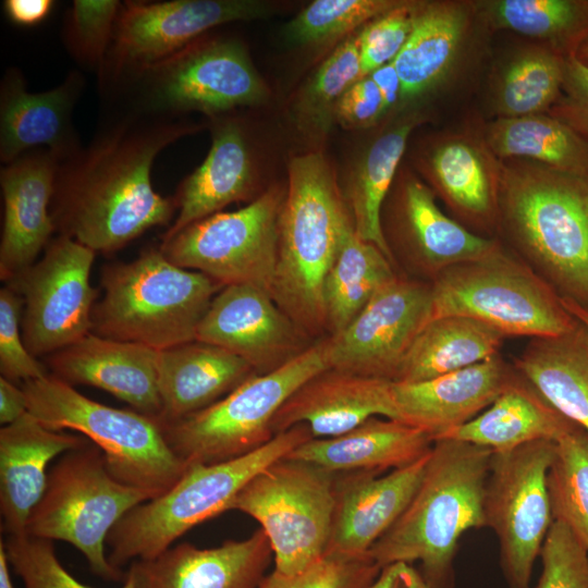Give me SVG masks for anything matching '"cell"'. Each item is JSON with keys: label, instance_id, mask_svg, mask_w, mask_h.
Wrapping results in <instances>:
<instances>
[{"label": "cell", "instance_id": "12", "mask_svg": "<svg viewBox=\"0 0 588 588\" xmlns=\"http://www.w3.org/2000/svg\"><path fill=\"white\" fill-rule=\"evenodd\" d=\"M336 473L280 457L256 474L234 498L236 510L260 524L270 542L274 572L299 574L324 558L334 511Z\"/></svg>", "mask_w": 588, "mask_h": 588}, {"label": "cell", "instance_id": "49", "mask_svg": "<svg viewBox=\"0 0 588 588\" xmlns=\"http://www.w3.org/2000/svg\"><path fill=\"white\" fill-rule=\"evenodd\" d=\"M22 297L8 284L0 290V373L16 383L49 375L45 364L27 350L22 335Z\"/></svg>", "mask_w": 588, "mask_h": 588}, {"label": "cell", "instance_id": "34", "mask_svg": "<svg viewBox=\"0 0 588 588\" xmlns=\"http://www.w3.org/2000/svg\"><path fill=\"white\" fill-rule=\"evenodd\" d=\"M514 368L551 406L588 434L586 323L577 319L567 332L532 338Z\"/></svg>", "mask_w": 588, "mask_h": 588}, {"label": "cell", "instance_id": "11", "mask_svg": "<svg viewBox=\"0 0 588 588\" xmlns=\"http://www.w3.org/2000/svg\"><path fill=\"white\" fill-rule=\"evenodd\" d=\"M327 368L326 336L282 367L255 375L211 406L173 422H160L166 441L189 466L253 453L275 436L272 420L290 395Z\"/></svg>", "mask_w": 588, "mask_h": 588}, {"label": "cell", "instance_id": "57", "mask_svg": "<svg viewBox=\"0 0 588 588\" xmlns=\"http://www.w3.org/2000/svg\"><path fill=\"white\" fill-rule=\"evenodd\" d=\"M564 307L578 320L588 326V309L579 306L575 302L566 298H562Z\"/></svg>", "mask_w": 588, "mask_h": 588}, {"label": "cell", "instance_id": "42", "mask_svg": "<svg viewBox=\"0 0 588 588\" xmlns=\"http://www.w3.org/2000/svg\"><path fill=\"white\" fill-rule=\"evenodd\" d=\"M548 490L553 520L565 524L588 550V434L584 429L555 442Z\"/></svg>", "mask_w": 588, "mask_h": 588}, {"label": "cell", "instance_id": "50", "mask_svg": "<svg viewBox=\"0 0 588 588\" xmlns=\"http://www.w3.org/2000/svg\"><path fill=\"white\" fill-rule=\"evenodd\" d=\"M548 114L588 142V68L575 57L566 59L561 93Z\"/></svg>", "mask_w": 588, "mask_h": 588}, {"label": "cell", "instance_id": "46", "mask_svg": "<svg viewBox=\"0 0 588 588\" xmlns=\"http://www.w3.org/2000/svg\"><path fill=\"white\" fill-rule=\"evenodd\" d=\"M381 568L369 555L326 554L308 569L292 576L272 572L257 588H367Z\"/></svg>", "mask_w": 588, "mask_h": 588}, {"label": "cell", "instance_id": "24", "mask_svg": "<svg viewBox=\"0 0 588 588\" xmlns=\"http://www.w3.org/2000/svg\"><path fill=\"white\" fill-rule=\"evenodd\" d=\"M158 358L159 351L149 346L90 332L44 359L49 373L61 381L96 387L159 419Z\"/></svg>", "mask_w": 588, "mask_h": 588}, {"label": "cell", "instance_id": "47", "mask_svg": "<svg viewBox=\"0 0 588 588\" xmlns=\"http://www.w3.org/2000/svg\"><path fill=\"white\" fill-rule=\"evenodd\" d=\"M417 7L418 1L402 0L357 32L363 77L397 57L412 34Z\"/></svg>", "mask_w": 588, "mask_h": 588}, {"label": "cell", "instance_id": "22", "mask_svg": "<svg viewBox=\"0 0 588 588\" xmlns=\"http://www.w3.org/2000/svg\"><path fill=\"white\" fill-rule=\"evenodd\" d=\"M430 452L388 475L370 470L339 471L326 554L368 555L370 548L407 509L422 480Z\"/></svg>", "mask_w": 588, "mask_h": 588}, {"label": "cell", "instance_id": "25", "mask_svg": "<svg viewBox=\"0 0 588 588\" xmlns=\"http://www.w3.org/2000/svg\"><path fill=\"white\" fill-rule=\"evenodd\" d=\"M85 86L72 71L52 89L29 93L23 74L9 68L0 85V161L8 164L26 151L46 148L59 160L81 147L73 110Z\"/></svg>", "mask_w": 588, "mask_h": 588}, {"label": "cell", "instance_id": "40", "mask_svg": "<svg viewBox=\"0 0 588 588\" xmlns=\"http://www.w3.org/2000/svg\"><path fill=\"white\" fill-rule=\"evenodd\" d=\"M357 32L341 41L293 97L291 118L297 132L320 150L335 122L342 95L362 78Z\"/></svg>", "mask_w": 588, "mask_h": 588}, {"label": "cell", "instance_id": "52", "mask_svg": "<svg viewBox=\"0 0 588 588\" xmlns=\"http://www.w3.org/2000/svg\"><path fill=\"white\" fill-rule=\"evenodd\" d=\"M367 588H430L412 564L396 562L381 568Z\"/></svg>", "mask_w": 588, "mask_h": 588}, {"label": "cell", "instance_id": "58", "mask_svg": "<svg viewBox=\"0 0 588 588\" xmlns=\"http://www.w3.org/2000/svg\"><path fill=\"white\" fill-rule=\"evenodd\" d=\"M574 57L579 63L588 68V39L578 48Z\"/></svg>", "mask_w": 588, "mask_h": 588}, {"label": "cell", "instance_id": "19", "mask_svg": "<svg viewBox=\"0 0 588 588\" xmlns=\"http://www.w3.org/2000/svg\"><path fill=\"white\" fill-rule=\"evenodd\" d=\"M196 340L237 355L257 375L282 367L316 342L266 290L249 284L226 285L216 294L197 328Z\"/></svg>", "mask_w": 588, "mask_h": 588}, {"label": "cell", "instance_id": "21", "mask_svg": "<svg viewBox=\"0 0 588 588\" xmlns=\"http://www.w3.org/2000/svg\"><path fill=\"white\" fill-rule=\"evenodd\" d=\"M231 112L209 117L211 146L201 164L186 176L173 195L175 219L166 241L187 225L221 212L233 203H250L259 192V164L246 123Z\"/></svg>", "mask_w": 588, "mask_h": 588}, {"label": "cell", "instance_id": "7", "mask_svg": "<svg viewBox=\"0 0 588 588\" xmlns=\"http://www.w3.org/2000/svg\"><path fill=\"white\" fill-rule=\"evenodd\" d=\"M27 412L45 427L73 430L96 444L120 482L156 497L171 489L189 465L169 446L159 419L98 403L48 375L22 383Z\"/></svg>", "mask_w": 588, "mask_h": 588}, {"label": "cell", "instance_id": "6", "mask_svg": "<svg viewBox=\"0 0 588 588\" xmlns=\"http://www.w3.org/2000/svg\"><path fill=\"white\" fill-rule=\"evenodd\" d=\"M313 438L309 427L299 424L247 455L191 465L171 489L132 509L110 530V564L122 569L135 560L154 558L196 525L230 511L234 498L256 474Z\"/></svg>", "mask_w": 588, "mask_h": 588}, {"label": "cell", "instance_id": "45", "mask_svg": "<svg viewBox=\"0 0 588 588\" xmlns=\"http://www.w3.org/2000/svg\"><path fill=\"white\" fill-rule=\"evenodd\" d=\"M8 561L25 588H91L72 576L58 560L51 540L24 535L2 539ZM121 588H132L124 579Z\"/></svg>", "mask_w": 588, "mask_h": 588}, {"label": "cell", "instance_id": "16", "mask_svg": "<svg viewBox=\"0 0 588 588\" xmlns=\"http://www.w3.org/2000/svg\"><path fill=\"white\" fill-rule=\"evenodd\" d=\"M260 0H127L121 3L109 53L99 75L102 90L124 75L157 63L222 24L267 17Z\"/></svg>", "mask_w": 588, "mask_h": 588}, {"label": "cell", "instance_id": "30", "mask_svg": "<svg viewBox=\"0 0 588 588\" xmlns=\"http://www.w3.org/2000/svg\"><path fill=\"white\" fill-rule=\"evenodd\" d=\"M83 436L51 430L28 412L0 429L1 527L8 536L26 534L28 518L41 499L48 464L86 444Z\"/></svg>", "mask_w": 588, "mask_h": 588}, {"label": "cell", "instance_id": "37", "mask_svg": "<svg viewBox=\"0 0 588 588\" xmlns=\"http://www.w3.org/2000/svg\"><path fill=\"white\" fill-rule=\"evenodd\" d=\"M480 127L488 147L500 161L526 159L563 172L588 175V142L548 113L495 118Z\"/></svg>", "mask_w": 588, "mask_h": 588}, {"label": "cell", "instance_id": "38", "mask_svg": "<svg viewBox=\"0 0 588 588\" xmlns=\"http://www.w3.org/2000/svg\"><path fill=\"white\" fill-rule=\"evenodd\" d=\"M397 273L394 264L351 226L329 269L322 289L327 336L340 334L373 294Z\"/></svg>", "mask_w": 588, "mask_h": 588}, {"label": "cell", "instance_id": "20", "mask_svg": "<svg viewBox=\"0 0 588 588\" xmlns=\"http://www.w3.org/2000/svg\"><path fill=\"white\" fill-rule=\"evenodd\" d=\"M414 166L461 224L498 230L501 161L488 147L481 127L427 137L414 154Z\"/></svg>", "mask_w": 588, "mask_h": 588}, {"label": "cell", "instance_id": "44", "mask_svg": "<svg viewBox=\"0 0 588 588\" xmlns=\"http://www.w3.org/2000/svg\"><path fill=\"white\" fill-rule=\"evenodd\" d=\"M117 0H75L64 21V42L73 58L98 75L103 70L121 8Z\"/></svg>", "mask_w": 588, "mask_h": 588}, {"label": "cell", "instance_id": "8", "mask_svg": "<svg viewBox=\"0 0 588 588\" xmlns=\"http://www.w3.org/2000/svg\"><path fill=\"white\" fill-rule=\"evenodd\" d=\"M127 91V112L180 119L198 111L207 118L257 107L269 88L237 39L205 35L172 56L124 75L110 88Z\"/></svg>", "mask_w": 588, "mask_h": 588}, {"label": "cell", "instance_id": "54", "mask_svg": "<svg viewBox=\"0 0 588 588\" xmlns=\"http://www.w3.org/2000/svg\"><path fill=\"white\" fill-rule=\"evenodd\" d=\"M27 413V397L22 388L0 377V424L10 425Z\"/></svg>", "mask_w": 588, "mask_h": 588}, {"label": "cell", "instance_id": "56", "mask_svg": "<svg viewBox=\"0 0 588 588\" xmlns=\"http://www.w3.org/2000/svg\"><path fill=\"white\" fill-rule=\"evenodd\" d=\"M9 561L2 539L0 541V588H14L9 569Z\"/></svg>", "mask_w": 588, "mask_h": 588}, {"label": "cell", "instance_id": "18", "mask_svg": "<svg viewBox=\"0 0 588 588\" xmlns=\"http://www.w3.org/2000/svg\"><path fill=\"white\" fill-rule=\"evenodd\" d=\"M394 262L432 280L449 267L481 258L499 241L446 216L432 189L411 168L400 167L380 216Z\"/></svg>", "mask_w": 588, "mask_h": 588}, {"label": "cell", "instance_id": "31", "mask_svg": "<svg viewBox=\"0 0 588 588\" xmlns=\"http://www.w3.org/2000/svg\"><path fill=\"white\" fill-rule=\"evenodd\" d=\"M255 375L243 358L207 342L195 340L159 351V421L173 422L198 413Z\"/></svg>", "mask_w": 588, "mask_h": 588}, {"label": "cell", "instance_id": "51", "mask_svg": "<svg viewBox=\"0 0 588 588\" xmlns=\"http://www.w3.org/2000/svg\"><path fill=\"white\" fill-rule=\"evenodd\" d=\"M387 114L379 88L369 76H364L342 95L334 119L346 130H360L375 125Z\"/></svg>", "mask_w": 588, "mask_h": 588}, {"label": "cell", "instance_id": "5", "mask_svg": "<svg viewBox=\"0 0 588 588\" xmlns=\"http://www.w3.org/2000/svg\"><path fill=\"white\" fill-rule=\"evenodd\" d=\"M103 296L91 314V333L157 351L196 340L212 298L223 287L208 275L171 262L148 247L128 262L103 265Z\"/></svg>", "mask_w": 588, "mask_h": 588}, {"label": "cell", "instance_id": "26", "mask_svg": "<svg viewBox=\"0 0 588 588\" xmlns=\"http://www.w3.org/2000/svg\"><path fill=\"white\" fill-rule=\"evenodd\" d=\"M59 162L50 150L37 148L1 168L0 279L5 283L36 261L56 232L50 204Z\"/></svg>", "mask_w": 588, "mask_h": 588}, {"label": "cell", "instance_id": "13", "mask_svg": "<svg viewBox=\"0 0 588 588\" xmlns=\"http://www.w3.org/2000/svg\"><path fill=\"white\" fill-rule=\"evenodd\" d=\"M285 193L286 185L274 184L237 210L187 225L159 247L174 265L199 271L222 286L249 284L270 294Z\"/></svg>", "mask_w": 588, "mask_h": 588}, {"label": "cell", "instance_id": "15", "mask_svg": "<svg viewBox=\"0 0 588 588\" xmlns=\"http://www.w3.org/2000/svg\"><path fill=\"white\" fill-rule=\"evenodd\" d=\"M95 254L58 235L38 261L5 283L22 297V335L33 356L45 358L91 332L98 296L89 281Z\"/></svg>", "mask_w": 588, "mask_h": 588}, {"label": "cell", "instance_id": "33", "mask_svg": "<svg viewBox=\"0 0 588 588\" xmlns=\"http://www.w3.org/2000/svg\"><path fill=\"white\" fill-rule=\"evenodd\" d=\"M580 429L517 372L488 408L440 439L465 441L493 453H504L535 441L556 442Z\"/></svg>", "mask_w": 588, "mask_h": 588}, {"label": "cell", "instance_id": "4", "mask_svg": "<svg viewBox=\"0 0 588 588\" xmlns=\"http://www.w3.org/2000/svg\"><path fill=\"white\" fill-rule=\"evenodd\" d=\"M351 226L343 192L323 152L293 156L287 164L270 295L314 341L327 336L323 282Z\"/></svg>", "mask_w": 588, "mask_h": 588}, {"label": "cell", "instance_id": "14", "mask_svg": "<svg viewBox=\"0 0 588 588\" xmlns=\"http://www.w3.org/2000/svg\"><path fill=\"white\" fill-rule=\"evenodd\" d=\"M554 451L555 442L540 440L492 453L483 516L499 539L509 588H530L535 561L553 523L548 474Z\"/></svg>", "mask_w": 588, "mask_h": 588}, {"label": "cell", "instance_id": "53", "mask_svg": "<svg viewBox=\"0 0 588 588\" xmlns=\"http://www.w3.org/2000/svg\"><path fill=\"white\" fill-rule=\"evenodd\" d=\"M54 5L52 0H5L3 9L9 20L21 26L41 23Z\"/></svg>", "mask_w": 588, "mask_h": 588}, {"label": "cell", "instance_id": "36", "mask_svg": "<svg viewBox=\"0 0 588 588\" xmlns=\"http://www.w3.org/2000/svg\"><path fill=\"white\" fill-rule=\"evenodd\" d=\"M504 338L470 317L432 318L414 340L393 382H421L483 362L498 354Z\"/></svg>", "mask_w": 588, "mask_h": 588}, {"label": "cell", "instance_id": "23", "mask_svg": "<svg viewBox=\"0 0 588 588\" xmlns=\"http://www.w3.org/2000/svg\"><path fill=\"white\" fill-rule=\"evenodd\" d=\"M272 555L259 528L243 540L212 548L171 546L154 558L133 561L125 579L132 588H257Z\"/></svg>", "mask_w": 588, "mask_h": 588}, {"label": "cell", "instance_id": "27", "mask_svg": "<svg viewBox=\"0 0 588 588\" xmlns=\"http://www.w3.org/2000/svg\"><path fill=\"white\" fill-rule=\"evenodd\" d=\"M516 373L497 354L430 380L392 381L397 420L424 430L436 441L488 408Z\"/></svg>", "mask_w": 588, "mask_h": 588}, {"label": "cell", "instance_id": "9", "mask_svg": "<svg viewBox=\"0 0 588 588\" xmlns=\"http://www.w3.org/2000/svg\"><path fill=\"white\" fill-rule=\"evenodd\" d=\"M154 498L149 491L118 481L101 450L88 441L52 466L26 534L65 541L86 558L95 576L124 581L125 572L112 566L106 554L108 535L127 512Z\"/></svg>", "mask_w": 588, "mask_h": 588}, {"label": "cell", "instance_id": "29", "mask_svg": "<svg viewBox=\"0 0 588 588\" xmlns=\"http://www.w3.org/2000/svg\"><path fill=\"white\" fill-rule=\"evenodd\" d=\"M478 20L476 1H418L412 34L393 60L402 85V108L451 76Z\"/></svg>", "mask_w": 588, "mask_h": 588}, {"label": "cell", "instance_id": "35", "mask_svg": "<svg viewBox=\"0 0 588 588\" xmlns=\"http://www.w3.org/2000/svg\"><path fill=\"white\" fill-rule=\"evenodd\" d=\"M427 121L407 111L388 125L366 148L353 167L343 196L355 233L378 246L395 265L381 230V209L399 171L412 132Z\"/></svg>", "mask_w": 588, "mask_h": 588}, {"label": "cell", "instance_id": "43", "mask_svg": "<svg viewBox=\"0 0 588 588\" xmlns=\"http://www.w3.org/2000/svg\"><path fill=\"white\" fill-rule=\"evenodd\" d=\"M401 1L315 0L286 24L285 35L293 44L301 46H320L347 38Z\"/></svg>", "mask_w": 588, "mask_h": 588}, {"label": "cell", "instance_id": "39", "mask_svg": "<svg viewBox=\"0 0 588 588\" xmlns=\"http://www.w3.org/2000/svg\"><path fill=\"white\" fill-rule=\"evenodd\" d=\"M478 17L492 29H506L564 58L588 39V0L476 1Z\"/></svg>", "mask_w": 588, "mask_h": 588}, {"label": "cell", "instance_id": "41", "mask_svg": "<svg viewBox=\"0 0 588 588\" xmlns=\"http://www.w3.org/2000/svg\"><path fill=\"white\" fill-rule=\"evenodd\" d=\"M566 59L537 44L518 50L494 87L497 118L548 113L560 96Z\"/></svg>", "mask_w": 588, "mask_h": 588}, {"label": "cell", "instance_id": "1", "mask_svg": "<svg viewBox=\"0 0 588 588\" xmlns=\"http://www.w3.org/2000/svg\"><path fill=\"white\" fill-rule=\"evenodd\" d=\"M205 126L126 112L101 127L89 145L59 162L50 204L58 235L111 254L173 222L175 198L154 189L152 164L164 148Z\"/></svg>", "mask_w": 588, "mask_h": 588}, {"label": "cell", "instance_id": "32", "mask_svg": "<svg viewBox=\"0 0 588 588\" xmlns=\"http://www.w3.org/2000/svg\"><path fill=\"white\" fill-rule=\"evenodd\" d=\"M432 444V438L419 428L373 416L344 434L313 438L285 456L313 463L333 473H383L414 464L431 451Z\"/></svg>", "mask_w": 588, "mask_h": 588}, {"label": "cell", "instance_id": "28", "mask_svg": "<svg viewBox=\"0 0 588 588\" xmlns=\"http://www.w3.org/2000/svg\"><path fill=\"white\" fill-rule=\"evenodd\" d=\"M373 416L397 420L392 381L327 368L299 385L277 412L273 433L305 424L315 439L348 432Z\"/></svg>", "mask_w": 588, "mask_h": 588}, {"label": "cell", "instance_id": "48", "mask_svg": "<svg viewBox=\"0 0 588 588\" xmlns=\"http://www.w3.org/2000/svg\"><path fill=\"white\" fill-rule=\"evenodd\" d=\"M542 572L534 588H588V550L559 520H553L540 555Z\"/></svg>", "mask_w": 588, "mask_h": 588}, {"label": "cell", "instance_id": "2", "mask_svg": "<svg viewBox=\"0 0 588 588\" xmlns=\"http://www.w3.org/2000/svg\"><path fill=\"white\" fill-rule=\"evenodd\" d=\"M498 230L562 298L588 309V175L501 161Z\"/></svg>", "mask_w": 588, "mask_h": 588}, {"label": "cell", "instance_id": "3", "mask_svg": "<svg viewBox=\"0 0 588 588\" xmlns=\"http://www.w3.org/2000/svg\"><path fill=\"white\" fill-rule=\"evenodd\" d=\"M469 442L433 441L413 500L368 555L380 567L420 563L430 588H454L458 541L469 529L486 527L483 495L492 456Z\"/></svg>", "mask_w": 588, "mask_h": 588}, {"label": "cell", "instance_id": "17", "mask_svg": "<svg viewBox=\"0 0 588 588\" xmlns=\"http://www.w3.org/2000/svg\"><path fill=\"white\" fill-rule=\"evenodd\" d=\"M430 319L431 282L397 274L373 294L340 334L327 336L328 367L393 381Z\"/></svg>", "mask_w": 588, "mask_h": 588}, {"label": "cell", "instance_id": "10", "mask_svg": "<svg viewBox=\"0 0 588 588\" xmlns=\"http://www.w3.org/2000/svg\"><path fill=\"white\" fill-rule=\"evenodd\" d=\"M431 290L432 318L470 317L504 336L559 335L577 321L555 290L500 242L481 258L443 270Z\"/></svg>", "mask_w": 588, "mask_h": 588}, {"label": "cell", "instance_id": "55", "mask_svg": "<svg viewBox=\"0 0 588 588\" xmlns=\"http://www.w3.org/2000/svg\"><path fill=\"white\" fill-rule=\"evenodd\" d=\"M379 88L387 113L402 108V85L393 62L387 63L368 74Z\"/></svg>", "mask_w": 588, "mask_h": 588}]
</instances>
